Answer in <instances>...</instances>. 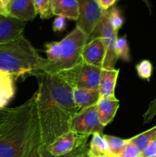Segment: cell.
I'll use <instances>...</instances> for the list:
<instances>
[{"label":"cell","instance_id":"cell-1","mask_svg":"<svg viewBox=\"0 0 156 157\" xmlns=\"http://www.w3.org/2000/svg\"><path fill=\"white\" fill-rule=\"evenodd\" d=\"M36 110L43 147L70 131V122L80 111L73 98V88L56 73H41L35 76Z\"/></svg>","mask_w":156,"mask_h":157},{"label":"cell","instance_id":"cell-2","mask_svg":"<svg viewBox=\"0 0 156 157\" xmlns=\"http://www.w3.org/2000/svg\"><path fill=\"white\" fill-rule=\"evenodd\" d=\"M35 92L21 105L0 110V157H23L37 117Z\"/></svg>","mask_w":156,"mask_h":157},{"label":"cell","instance_id":"cell-3","mask_svg":"<svg viewBox=\"0 0 156 157\" xmlns=\"http://www.w3.org/2000/svg\"><path fill=\"white\" fill-rule=\"evenodd\" d=\"M48 64V60L39 55L24 35L0 45V70L15 79L36 76L43 73Z\"/></svg>","mask_w":156,"mask_h":157},{"label":"cell","instance_id":"cell-4","mask_svg":"<svg viewBox=\"0 0 156 157\" xmlns=\"http://www.w3.org/2000/svg\"><path fill=\"white\" fill-rule=\"evenodd\" d=\"M89 41V37L78 27L60 41L61 58L57 65L46 67L43 73H57L68 70L83 62L82 52ZM50 64V62H49Z\"/></svg>","mask_w":156,"mask_h":157},{"label":"cell","instance_id":"cell-5","mask_svg":"<svg viewBox=\"0 0 156 157\" xmlns=\"http://www.w3.org/2000/svg\"><path fill=\"white\" fill-rule=\"evenodd\" d=\"M100 72V68L86 64L83 61L72 68L61 71L56 74L62 77L72 88L78 87L98 90Z\"/></svg>","mask_w":156,"mask_h":157},{"label":"cell","instance_id":"cell-6","mask_svg":"<svg viewBox=\"0 0 156 157\" xmlns=\"http://www.w3.org/2000/svg\"><path fill=\"white\" fill-rule=\"evenodd\" d=\"M117 34L118 32L113 30L109 21L108 10L104 11L99 25L90 37L91 38L93 37L99 36L103 41L106 48L105 61L102 67L103 69H115V64L118 60L115 53V44L118 38Z\"/></svg>","mask_w":156,"mask_h":157},{"label":"cell","instance_id":"cell-7","mask_svg":"<svg viewBox=\"0 0 156 157\" xmlns=\"http://www.w3.org/2000/svg\"><path fill=\"white\" fill-rule=\"evenodd\" d=\"M103 126L99 122L96 105L80 110L70 122V130L78 134L89 136L94 133L102 135L104 130Z\"/></svg>","mask_w":156,"mask_h":157},{"label":"cell","instance_id":"cell-8","mask_svg":"<svg viewBox=\"0 0 156 157\" xmlns=\"http://www.w3.org/2000/svg\"><path fill=\"white\" fill-rule=\"evenodd\" d=\"M77 2L80 13L76 26L82 30L90 39L99 25L104 11L96 0H77Z\"/></svg>","mask_w":156,"mask_h":157},{"label":"cell","instance_id":"cell-9","mask_svg":"<svg viewBox=\"0 0 156 157\" xmlns=\"http://www.w3.org/2000/svg\"><path fill=\"white\" fill-rule=\"evenodd\" d=\"M88 138L89 136L78 134L70 130L55 139L48 147L44 148L52 156H62L73 151L84 144H86Z\"/></svg>","mask_w":156,"mask_h":157},{"label":"cell","instance_id":"cell-10","mask_svg":"<svg viewBox=\"0 0 156 157\" xmlns=\"http://www.w3.org/2000/svg\"><path fill=\"white\" fill-rule=\"evenodd\" d=\"M105 57V46L102 38L99 36L90 38L83 49V61L98 68H102Z\"/></svg>","mask_w":156,"mask_h":157},{"label":"cell","instance_id":"cell-11","mask_svg":"<svg viewBox=\"0 0 156 157\" xmlns=\"http://www.w3.org/2000/svg\"><path fill=\"white\" fill-rule=\"evenodd\" d=\"M38 13L33 0H9L6 16L12 17L21 21H32Z\"/></svg>","mask_w":156,"mask_h":157},{"label":"cell","instance_id":"cell-12","mask_svg":"<svg viewBox=\"0 0 156 157\" xmlns=\"http://www.w3.org/2000/svg\"><path fill=\"white\" fill-rule=\"evenodd\" d=\"M24 26V21L0 15V45L22 36Z\"/></svg>","mask_w":156,"mask_h":157},{"label":"cell","instance_id":"cell-13","mask_svg":"<svg viewBox=\"0 0 156 157\" xmlns=\"http://www.w3.org/2000/svg\"><path fill=\"white\" fill-rule=\"evenodd\" d=\"M119 73V69H101L98 89L100 98H106L113 101L117 100L115 96V88Z\"/></svg>","mask_w":156,"mask_h":157},{"label":"cell","instance_id":"cell-14","mask_svg":"<svg viewBox=\"0 0 156 157\" xmlns=\"http://www.w3.org/2000/svg\"><path fill=\"white\" fill-rule=\"evenodd\" d=\"M53 15L64 17L70 20L79 18V4L77 0H53Z\"/></svg>","mask_w":156,"mask_h":157},{"label":"cell","instance_id":"cell-15","mask_svg":"<svg viewBox=\"0 0 156 157\" xmlns=\"http://www.w3.org/2000/svg\"><path fill=\"white\" fill-rule=\"evenodd\" d=\"M15 94V78L0 70V110L6 108Z\"/></svg>","mask_w":156,"mask_h":157},{"label":"cell","instance_id":"cell-16","mask_svg":"<svg viewBox=\"0 0 156 157\" xmlns=\"http://www.w3.org/2000/svg\"><path fill=\"white\" fill-rule=\"evenodd\" d=\"M118 100H109L106 98H99L96 104L97 114L99 122L103 127H106L114 119L116 111L119 107Z\"/></svg>","mask_w":156,"mask_h":157},{"label":"cell","instance_id":"cell-17","mask_svg":"<svg viewBox=\"0 0 156 157\" xmlns=\"http://www.w3.org/2000/svg\"><path fill=\"white\" fill-rule=\"evenodd\" d=\"M73 98L76 107L80 110H83L96 105L100 96L98 90L74 87L73 88Z\"/></svg>","mask_w":156,"mask_h":157},{"label":"cell","instance_id":"cell-18","mask_svg":"<svg viewBox=\"0 0 156 157\" xmlns=\"http://www.w3.org/2000/svg\"><path fill=\"white\" fill-rule=\"evenodd\" d=\"M41 147H42V143H41V130H40L39 121L37 113L35 127L31 136L30 142L23 157H43L41 153Z\"/></svg>","mask_w":156,"mask_h":157},{"label":"cell","instance_id":"cell-19","mask_svg":"<svg viewBox=\"0 0 156 157\" xmlns=\"http://www.w3.org/2000/svg\"><path fill=\"white\" fill-rule=\"evenodd\" d=\"M87 157H111L108 146L99 133H94L93 135L87 150Z\"/></svg>","mask_w":156,"mask_h":157},{"label":"cell","instance_id":"cell-20","mask_svg":"<svg viewBox=\"0 0 156 157\" xmlns=\"http://www.w3.org/2000/svg\"><path fill=\"white\" fill-rule=\"evenodd\" d=\"M154 139H156V125L143 133H141L130 138L128 140L133 143L142 153Z\"/></svg>","mask_w":156,"mask_h":157},{"label":"cell","instance_id":"cell-21","mask_svg":"<svg viewBox=\"0 0 156 157\" xmlns=\"http://www.w3.org/2000/svg\"><path fill=\"white\" fill-rule=\"evenodd\" d=\"M102 137L108 146L109 152L111 157L117 156L127 144V140L122 139L117 136L104 134L102 135Z\"/></svg>","mask_w":156,"mask_h":157},{"label":"cell","instance_id":"cell-22","mask_svg":"<svg viewBox=\"0 0 156 157\" xmlns=\"http://www.w3.org/2000/svg\"><path fill=\"white\" fill-rule=\"evenodd\" d=\"M45 53L50 66L58 64L61 58V49L60 41H51L45 44Z\"/></svg>","mask_w":156,"mask_h":157},{"label":"cell","instance_id":"cell-23","mask_svg":"<svg viewBox=\"0 0 156 157\" xmlns=\"http://www.w3.org/2000/svg\"><path fill=\"white\" fill-rule=\"evenodd\" d=\"M115 53L117 59H122V61H129L131 59L128 47V40L126 37L118 38L115 44Z\"/></svg>","mask_w":156,"mask_h":157},{"label":"cell","instance_id":"cell-24","mask_svg":"<svg viewBox=\"0 0 156 157\" xmlns=\"http://www.w3.org/2000/svg\"><path fill=\"white\" fill-rule=\"evenodd\" d=\"M37 13L43 19L50 18L53 16V0H33Z\"/></svg>","mask_w":156,"mask_h":157},{"label":"cell","instance_id":"cell-25","mask_svg":"<svg viewBox=\"0 0 156 157\" xmlns=\"http://www.w3.org/2000/svg\"><path fill=\"white\" fill-rule=\"evenodd\" d=\"M108 18L113 30L118 32L124 23V18L119 8L113 6L110 10H108Z\"/></svg>","mask_w":156,"mask_h":157},{"label":"cell","instance_id":"cell-26","mask_svg":"<svg viewBox=\"0 0 156 157\" xmlns=\"http://www.w3.org/2000/svg\"><path fill=\"white\" fill-rule=\"evenodd\" d=\"M136 70L138 76L143 80L149 81L153 71V66L148 60H142L136 64Z\"/></svg>","mask_w":156,"mask_h":157},{"label":"cell","instance_id":"cell-27","mask_svg":"<svg viewBox=\"0 0 156 157\" xmlns=\"http://www.w3.org/2000/svg\"><path fill=\"white\" fill-rule=\"evenodd\" d=\"M87 150H88V147H87V143H86V144H84L82 146H80L77 149H76L73 151L70 152V153L62 155V156H54L52 155H50L47 151V150L43 147V146L41 147V153H42L43 157H86L87 156Z\"/></svg>","mask_w":156,"mask_h":157},{"label":"cell","instance_id":"cell-28","mask_svg":"<svg viewBox=\"0 0 156 157\" xmlns=\"http://www.w3.org/2000/svg\"><path fill=\"white\" fill-rule=\"evenodd\" d=\"M141 152L133 143L127 139V144L116 157H141Z\"/></svg>","mask_w":156,"mask_h":157},{"label":"cell","instance_id":"cell-29","mask_svg":"<svg viewBox=\"0 0 156 157\" xmlns=\"http://www.w3.org/2000/svg\"><path fill=\"white\" fill-rule=\"evenodd\" d=\"M156 116V98L149 104L148 110L143 115L144 124H148Z\"/></svg>","mask_w":156,"mask_h":157},{"label":"cell","instance_id":"cell-30","mask_svg":"<svg viewBox=\"0 0 156 157\" xmlns=\"http://www.w3.org/2000/svg\"><path fill=\"white\" fill-rule=\"evenodd\" d=\"M67 18L64 17L58 16L54 19L53 23V30L54 32H61L65 29L66 25H67Z\"/></svg>","mask_w":156,"mask_h":157},{"label":"cell","instance_id":"cell-31","mask_svg":"<svg viewBox=\"0 0 156 157\" xmlns=\"http://www.w3.org/2000/svg\"><path fill=\"white\" fill-rule=\"evenodd\" d=\"M141 157H156V139H154L148 147L142 152Z\"/></svg>","mask_w":156,"mask_h":157},{"label":"cell","instance_id":"cell-32","mask_svg":"<svg viewBox=\"0 0 156 157\" xmlns=\"http://www.w3.org/2000/svg\"><path fill=\"white\" fill-rule=\"evenodd\" d=\"M96 1L102 10L107 11L109 10V9L113 7L118 0H96Z\"/></svg>","mask_w":156,"mask_h":157},{"label":"cell","instance_id":"cell-33","mask_svg":"<svg viewBox=\"0 0 156 157\" xmlns=\"http://www.w3.org/2000/svg\"><path fill=\"white\" fill-rule=\"evenodd\" d=\"M142 1L143 2L145 3V5H146V6H148V9H149V11H151V2H150L149 0H142Z\"/></svg>","mask_w":156,"mask_h":157},{"label":"cell","instance_id":"cell-34","mask_svg":"<svg viewBox=\"0 0 156 157\" xmlns=\"http://www.w3.org/2000/svg\"><path fill=\"white\" fill-rule=\"evenodd\" d=\"M86 157H87V156H86Z\"/></svg>","mask_w":156,"mask_h":157}]
</instances>
